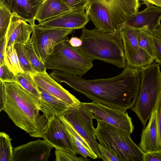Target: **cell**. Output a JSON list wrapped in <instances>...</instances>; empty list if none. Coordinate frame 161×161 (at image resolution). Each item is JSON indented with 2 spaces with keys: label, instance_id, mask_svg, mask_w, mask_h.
<instances>
[{
  "label": "cell",
  "instance_id": "obj_20",
  "mask_svg": "<svg viewBox=\"0 0 161 161\" xmlns=\"http://www.w3.org/2000/svg\"><path fill=\"white\" fill-rule=\"evenodd\" d=\"M37 87L41 97L40 101L41 111L47 121L55 116L59 117L63 115L72 108L59 99Z\"/></svg>",
  "mask_w": 161,
  "mask_h": 161
},
{
  "label": "cell",
  "instance_id": "obj_19",
  "mask_svg": "<svg viewBox=\"0 0 161 161\" xmlns=\"http://www.w3.org/2000/svg\"><path fill=\"white\" fill-rule=\"evenodd\" d=\"M32 26L15 14H13L6 35V51L11 46L17 43L25 44L30 39Z\"/></svg>",
  "mask_w": 161,
  "mask_h": 161
},
{
  "label": "cell",
  "instance_id": "obj_10",
  "mask_svg": "<svg viewBox=\"0 0 161 161\" xmlns=\"http://www.w3.org/2000/svg\"><path fill=\"white\" fill-rule=\"evenodd\" d=\"M139 29L123 25L120 33L127 65L140 69L148 66L154 62V59L138 44L137 37Z\"/></svg>",
  "mask_w": 161,
  "mask_h": 161
},
{
  "label": "cell",
  "instance_id": "obj_26",
  "mask_svg": "<svg viewBox=\"0 0 161 161\" xmlns=\"http://www.w3.org/2000/svg\"><path fill=\"white\" fill-rule=\"evenodd\" d=\"M11 141L7 133L0 132V161H12L13 148Z\"/></svg>",
  "mask_w": 161,
  "mask_h": 161
},
{
  "label": "cell",
  "instance_id": "obj_36",
  "mask_svg": "<svg viewBox=\"0 0 161 161\" xmlns=\"http://www.w3.org/2000/svg\"><path fill=\"white\" fill-rule=\"evenodd\" d=\"M157 120L161 146V93L157 103Z\"/></svg>",
  "mask_w": 161,
  "mask_h": 161
},
{
  "label": "cell",
  "instance_id": "obj_4",
  "mask_svg": "<svg viewBox=\"0 0 161 161\" xmlns=\"http://www.w3.org/2000/svg\"><path fill=\"white\" fill-rule=\"evenodd\" d=\"M141 5L139 0H89L85 12L96 28L112 32L138 11Z\"/></svg>",
  "mask_w": 161,
  "mask_h": 161
},
{
  "label": "cell",
  "instance_id": "obj_18",
  "mask_svg": "<svg viewBox=\"0 0 161 161\" xmlns=\"http://www.w3.org/2000/svg\"><path fill=\"white\" fill-rule=\"evenodd\" d=\"M139 147L144 153L161 150L157 120V103L148 123L142 130Z\"/></svg>",
  "mask_w": 161,
  "mask_h": 161
},
{
  "label": "cell",
  "instance_id": "obj_27",
  "mask_svg": "<svg viewBox=\"0 0 161 161\" xmlns=\"http://www.w3.org/2000/svg\"><path fill=\"white\" fill-rule=\"evenodd\" d=\"M5 64L15 75L24 72L20 64L19 59L14 46H11L6 49L4 55Z\"/></svg>",
  "mask_w": 161,
  "mask_h": 161
},
{
  "label": "cell",
  "instance_id": "obj_5",
  "mask_svg": "<svg viewBox=\"0 0 161 161\" xmlns=\"http://www.w3.org/2000/svg\"><path fill=\"white\" fill-rule=\"evenodd\" d=\"M95 129L99 143L121 161H143L144 153L132 140L129 133L100 120Z\"/></svg>",
  "mask_w": 161,
  "mask_h": 161
},
{
  "label": "cell",
  "instance_id": "obj_7",
  "mask_svg": "<svg viewBox=\"0 0 161 161\" xmlns=\"http://www.w3.org/2000/svg\"><path fill=\"white\" fill-rule=\"evenodd\" d=\"M68 37L54 47L44 63L47 69L82 77L93 66V60L79 48L72 47Z\"/></svg>",
  "mask_w": 161,
  "mask_h": 161
},
{
  "label": "cell",
  "instance_id": "obj_33",
  "mask_svg": "<svg viewBox=\"0 0 161 161\" xmlns=\"http://www.w3.org/2000/svg\"><path fill=\"white\" fill-rule=\"evenodd\" d=\"M98 149L101 155V158L104 161H121L113 153L108 149L97 143Z\"/></svg>",
  "mask_w": 161,
  "mask_h": 161
},
{
  "label": "cell",
  "instance_id": "obj_24",
  "mask_svg": "<svg viewBox=\"0 0 161 161\" xmlns=\"http://www.w3.org/2000/svg\"><path fill=\"white\" fill-rule=\"evenodd\" d=\"M15 76L17 82L37 99L40 102L41 97L37 86L31 77V73L21 72L15 74Z\"/></svg>",
  "mask_w": 161,
  "mask_h": 161
},
{
  "label": "cell",
  "instance_id": "obj_40",
  "mask_svg": "<svg viewBox=\"0 0 161 161\" xmlns=\"http://www.w3.org/2000/svg\"><path fill=\"white\" fill-rule=\"evenodd\" d=\"M144 3H150L161 7V0H143Z\"/></svg>",
  "mask_w": 161,
  "mask_h": 161
},
{
  "label": "cell",
  "instance_id": "obj_9",
  "mask_svg": "<svg viewBox=\"0 0 161 161\" xmlns=\"http://www.w3.org/2000/svg\"><path fill=\"white\" fill-rule=\"evenodd\" d=\"M63 116L87 142L99 158L101 155L97 146L93 123L92 114L81 104L69 109Z\"/></svg>",
  "mask_w": 161,
  "mask_h": 161
},
{
  "label": "cell",
  "instance_id": "obj_29",
  "mask_svg": "<svg viewBox=\"0 0 161 161\" xmlns=\"http://www.w3.org/2000/svg\"><path fill=\"white\" fill-rule=\"evenodd\" d=\"M12 15L7 8L0 7V39L6 36Z\"/></svg>",
  "mask_w": 161,
  "mask_h": 161
},
{
  "label": "cell",
  "instance_id": "obj_21",
  "mask_svg": "<svg viewBox=\"0 0 161 161\" xmlns=\"http://www.w3.org/2000/svg\"><path fill=\"white\" fill-rule=\"evenodd\" d=\"M69 135L76 154L85 158L89 157L96 159L98 157L86 141L74 128L63 115L59 116Z\"/></svg>",
  "mask_w": 161,
  "mask_h": 161
},
{
  "label": "cell",
  "instance_id": "obj_8",
  "mask_svg": "<svg viewBox=\"0 0 161 161\" xmlns=\"http://www.w3.org/2000/svg\"><path fill=\"white\" fill-rule=\"evenodd\" d=\"M31 39L39 59L45 63L55 47L66 39L74 30L44 27L35 24Z\"/></svg>",
  "mask_w": 161,
  "mask_h": 161
},
{
  "label": "cell",
  "instance_id": "obj_32",
  "mask_svg": "<svg viewBox=\"0 0 161 161\" xmlns=\"http://www.w3.org/2000/svg\"><path fill=\"white\" fill-rule=\"evenodd\" d=\"M72 11L86 9L88 6L89 0H62Z\"/></svg>",
  "mask_w": 161,
  "mask_h": 161
},
{
  "label": "cell",
  "instance_id": "obj_6",
  "mask_svg": "<svg viewBox=\"0 0 161 161\" xmlns=\"http://www.w3.org/2000/svg\"><path fill=\"white\" fill-rule=\"evenodd\" d=\"M139 70L140 91L137 100L130 109L145 127L161 93V73L159 64L156 62Z\"/></svg>",
  "mask_w": 161,
  "mask_h": 161
},
{
  "label": "cell",
  "instance_id": "obj_39",
  "mask_svg": "<svg viewBox=\"0 0 161 161\" xmlns=\"http://www.w3.org/2000/svg\"><path fill=\"white\" fill-rule=\"evenodd\" d=\"M70 44L73 47L79 48L82 44V41L80 38L77 37H72L69 39Z\"/></svg>",
  "mask_w": 161,
  "mask_h": 161
},
{
  "label": "cell",
  "instance_id": "obj_14",
  "mask_svg": "<svg viewBox=\"0 0 161 161\" xmlns=\"http://www.w3.org/2000/svg\"><path fill=\"white\" fill-rule=\"evenodd\" d=\"M36 86L59 99L72 107L80 105L81 102L75 96L64 89L48 74L46 71L31 73Z\"/></svg>",
  "mask_w": 161,
  "mask_h": 161
},
{
  "label": "cell",
  "instance_id": "obj_22",
  "mask_svg": "<svg viewBox=\"0 0 161 161\" xmlns=\"http://www.w3.org/2000/svg\"><path fill=\"white\" fill-rule=\"evenodd\" d=\"M70 11L62 0H46L38 10L35 19L40 23Z\"/></svg>",
  "mask_w": 161,
  "mask_h": 161
},
{
  "label": "cell",
  "instance_id": "obj_42",
  "mask_svg": "<svg viewBox=\"0 0 161 161\" xmlns=\"http://www.w3.org/2000/svg\"><path fill=\"white\" fill-rule=\"evenodd\" d=\"M43 2L45 1L46 0H41Z\"/></svg>",
  "mask_w": 161,
  "mask_h": 161
},
{
  "label": "cell",
  "instance_id": "obj_17",
  "mask_svg": "<svg viewBox=\"0 0 161 161\" xmlns=\"http://www.w3.org/2000/svg\"><path fill=\"white\" fill-rule=\"evenodd\" d=\"M43 2L41 0H0V7L8 9L29 23L32 26L35 24V17Z\"/></svg>",
  "mask_w": 161,
  "mask_h": 161
},
{
  "label": "cell",
  "instance_id": "obj_25",
  "mask_svg": "<svg viewBox=\"0 0 161 161\" xmlns=\"http://www.w3.org/2000/svg\"><path fill=\"white\" fill-rule=\"evenodd\" d=\"M23 48L33 70L38 73L46 71L45 64L38 57L31 38L28 42L23 44Z\"/></svg>",
  "mask_w": 161,
  "mask_h": 161
},
{
  "label": "cell",
  "instance_id": "obj_28",
  "mask_svg": "<svg viewBox=\"0 0 161 161\" xmlns=\"http://www.w3.org/2000/svg\"><path fill=\"white\" fill-rule=\"evenodd\" d=\"M21 67L24 72L32 73L35 72L32 69L31 65L25 52L23 44L17 43L14 45Z\"/></svg>",
  "mask_w": 161,
  "mask_h": 161
},
{
  "label": "cell",
  "instance_id": "obj_38",
  "mask_svg": "<svg viewBox=\"0 0 161 161\" xmlns=\"http://www.w3.org/2000/svg\"><path fill=\"white\" fill-rule=\"evenodd\" d=\"M5 100L4 86L3 82L0 81V112L3 110Z\"/></svg>",
  "mask_w": 161,
  "mask_h": 161
},
{
  "label": "cell",
  "instance_id": "obj_13",
  "mask_svg": "<svg viewBox=\"0 0 161 161\" xmlns=\"http://www.w3.org/2000/svg\"><path fill=\"white\" fill-rule=\"evenodd\" d=\"M53 147L44 139L30 142L13 149L12 161H47Z\"/></svg>",
  "mask_w": 161,
  "mask_h": 161
},
{
  "label": "cell",
  "instance_id": "obj_31",
  "mask_svg": "<svg viewBox=\"0 0 161 161\" xmlns=\"http://www.w3.org/2000/svg\"><path fill=\"white\" fill-rule=\"evenodd\" d=\"M0 81L3 82H17L15 75L5 64L0 66Z\"/></svg>",
  "mask_w": 161,
  "mask_h": 161
},
{
  "label": "cell",
  "instance_id": "obj_35",
  "mask_svg": "<svg viewBox=\"0 0 161 161\" xmlns=\"http://www.w3.org/2000/svg\"><path fill=\"white\" fill-rule=\"evenodd\" d=\"M161 161V151L144 153L143 161Z\"/></svg>",
  "mask_w": 161,
  "mask_h": 161
},
{
  "label": "cell",
  "instance_id": "obj_3",
  "mask_svg": "<svg viewBox=\"0 0 161 161\" xmlns=\"http://www.w3.org/2000/svg\"><path fill=\"white\" fill-rule=\"evenodd\" d=\"M122 25L112 32L96 27L92 30L82 28L80 37L82 44L79 48L93 61L98 60L119 68H125L127 63L120 33Z\"/></svg>",
  "mask_w": 161,
  "mask_h": 161
},
{
  "label": "cell",
  "instance_id": "obj_37",
  "mask_svg": "<svg viewBox=\"0 0 161 161\" xmlns=\"http://www.w3.org/2000/svg\"><path fill=\"white\" fill-rule=\"evenodd\" d=\"M6 36L0 39V66L5 64L4 55L6 52Z\"/></svg>",
  "mask_w": 161,
  "mask_h": 161
},
{
  "label": "cell",
  "instance_id": "obj_12",
  "mask_svg": "<svg viewBox=\"0 0 161 161\" xmlns=\"http://www.w3.org/2000/svg\"><path fill=\"white\" fill-rule=\"evenodd\" d=\"M42 138L55 148L63 150L76 155L69 135L58 116H55L47 121Z\"/></svg>",
  "mask_w": 161,
  "mask_h": 161
},
{
  "label": "cell",
  "instance_id": "obj_11",
  "mask_svg": "<svg viewBox=\"0 0 161 161\" xmlns=\"http://www.w3.org/2000/svg\"><path fill=\"white\" fill-rule=\"evenodd\" d=\"M81 104L92 114L93 119L122 129L130 134L133 133L134 126L131 118L126 110L114 108L93 101L81 103Z\"/></svg>",
  "mask_w": 161,
  "mask_h": 161
},
{
  "label": "cell",
  "instance_id": "obj_41",
  "mask_svg": "<svg viewBox=\"0 0 161 161\" xmlns=\"http://www.w3.org/2000/svg\"><path fill=\"white\" fill-rule=\"evenodd\" d=\"M159 37H160L161 38V30L159 32Z\"/></svg>",
  "mask_w": 161,
  "mask_h": 161
},
{
  "label": "cell",
  "instance_id": "obj_34",
  "mask_svg": "<svg viewBox=\"0 0 161 161\" xmlns=\"http://www.w3.org/2000/svg\"><path fill=\"white\" fill-rule=\"evenodd\" d=\"M153 37L155 55L154 60L161 65V38L153 34Z\"/></svg>",
  "mask_w": 161,
  "mask_h": 161
},
{
  "label": "cell",
  "instance_id": "obj_23",
  "mask_svg": "<svg viewBox=\"0 0 161 161\" xmlns=\"http://www.w3.org/2000/svg\"><path fill=\"white\" fill-rule=\"evenodd\" d=\"M137 39L139 47L147 52L154 60L155 55L153 34L149 31L148 26H145L139 29Z\"/></svg>",
  "mask_w": 161,
  "mask_h": 161
},
{
  "label": "cell",
  "instance_id": "obj_1",
  "mask_svg": "<svg viewBox=\"0 0 161 161\" xmlns=\"http://www.w3.org/2000/svg\"><path fill=\"white\" fill-rule=\"evenodd\" d=\"M49 75L58 83L67 84L92 101L114 108H131L140 91L139 69L127 65L121 73L108 78L86 79L57 70Z\"/></svg>",
  "mask_w": 161,
  "mask_h": 161
},
{
  "label": "cell",
  "instance_id": "obj_30",
  "mask_svg": "<svg viewBox=\"0 0 161 161\" xmlns=\"http://www.w3.org/2000/svg\"><path fill=\"white\" fill-rule=\"evenodd\" d=\"M55 154L56 161H88L90 159L83 157H77L76 155L58 148H55Z\"/></svg>",
  "mask_w": 161,
  "mask_h": 161
},
{
  "label": "cell",
  "instance_id": "obj_15",
  "mask_svg": "<svg viewBox=\"0 0 161 161\" xmlns=\"http://www.w3.org/2000/svg\"><path fill=\"white\" fill-rule=\"evenodd\" d=\"M147 8L143 10L126 19L124 25L140 29L145 26L153 34L157 27L161 25V7L152 4L147 3Z\"/></svg>",
  "mask_w": 161,
  "mask_h": 161
},
{
  "label": "cell",
  "instance_id": "obj_2",
  "mask_svg": "<svg viewBox=\"0 0 161 161\" xmlns=\"http://www.w3.org/2000/svg\"><path fill=\"white\" fill-rule=\"evenodd\" d=\"M3 83L5 94L3 111L30 136L42 138L47 120L40 114V101L17 82Z\"/></svg>",
  "mask_w": 161,
  "mask_h": 161
},
{
  "label": "cell",
  "instance_id": "obj_16",
  "mask_svg": "<svg viewBox=\"0 0 161 161\" xmlns=\"http://www.w3.org/2000/svg\"><path fill=\"white\" fill-rule=\"evenodd\" d=\"M84 9L70 11L58 16L39 23L42 26L53 28L80 29L85 27L89 18Z\"/></svg>",
  "mask_w": 161,
  "mask_h": 161
}]
</instances>
